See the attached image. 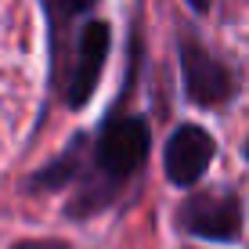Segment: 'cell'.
<instances>
[{
	"instance_id": "obj_1",
	"label": "cell",
	"mask_w": 249,
	"mask_h": 249,
	"mask_svg": "<svg viewBox=\"0 0 249 249\" xmlns=\"http://www.w3.org/2000/svg\"><path fill=\"white\" fill-rule=\"evenodd\" d=\"M177 228L195 238L231 242L242 231V206L224 188H199L177 206Z\"/></svg>"
},
{
	"instance_id": "obj_2",
	"label": "cell",
	"mask_w": 249,
	"mask_h": 249,
	"mask_svg": "<svg viewBox=\"0 0 249 249\" xmlns=\"http://www.w3.org/2000/svg\"><path fill=\"white\" fill-rule=\"evenodd\" d=\"M148 159V123L141 116H116L98 137V170L119 188Z\"/></svg>"
},
{
	"instance_id": "obj_3",
	"label": "cell",
	"mask_w": 249,
	"mask_h": 249,
	"mask_svg": "<svg viewBox=\"0 0 249 249\" xmlns=\"http://www.w3.org/2000/svg\"><path fill=\"white\" fill-rule=\"evenodd\" d=\"M181 72H184L188 98H192L195 105H202V108H213V105H220V101H228L231 90H235L231 69L220 65L195 36H188L181 44Z\"/></svg>"
},
{
	"instance_id": "obj_4",
	"label": "cell",
	"mask_w": 249,
	"mask_h": 249,
	"mask_svg": "<svg viewBox=\"0 0 249 249\" xmlns=\"http://www.w3.org/2000/svg\"><path fill=\"white\" fill-rule=\"evenodd\" d=\"M213 156H217V141L210 137V130H202L199 123H181L166 141L162 166H166V177L177 188H192L206 174Z\"/></svg>"
},
{
	"instance_id": "obj_5",
	"label": "cell",
	"mask_w": 249,
	"mask_h": 249,
	"mask_svg": "<svg viewBox=\"0 0 249 249\" xmlns=\"http://www.w3.org/2000/svg\"><path fill=\"white\" fill-rule=\"evenodd\" d=\"M108 44H112V29L105 22H90L87 29L80 33V47H76V65L69 72V105L83 108L90 101V94L98 90L101 69H105L108 58Z\"/></svg>"
},
{
	"instance_id": "obj_6",
	"label": "cell",
	"mask_w": 249,
	"mask_h": 249,
	"mask_svg": "<svg viewBox=\"0 0 249 249\" xmlns=\"http://www.w3.org/2000/svg\"><path fill=\"white\" fill-rule=\"evenodd\" d=\"M83 148H87V137H72V144H69L51 166H44L40 174L29 177V192H58V188H65L76 174H80Z\"/></svg>"
},
{
	"instance_id": "obj_7",
	"label": "cell",
	"mask_w": 249,
	"mask_h": 249,
	"mask_svg": "<svg viewBox=\"0 0 249 249\" xmlns=\"http://www.w3.org/2000/svg\"><path fill=\"white\" fill-rule=\"evenodd\" d=\"M15 249H69V246L58 238H33V242H18Z\"/></svg>"
},
{
	"instance_id": "obj_8",
	"label": "cell",
	"mask_w": 249,
	"mask_h": 249,
	"mask_svg": "<svg viewBox=\"0 0 249 249\" xmlns=\"http://www.w3.org/2000/svg\"><path fill=\"white\" fill-rule=\"evenodd\" d=\"M90 4H98V0H65V11H87Z\"/></svg>"
},
{
	"instance_id": "obj_9",
	"label": "cell",
	"mask_w": 249,
	"mask_h": 249,
	"mask_svg": "<svg viewBox=\"0 0 249 249\" xmlns=\"http://www.w3.org/2000/svg\"><path fill=\"white\" fill-rule=\"evenodd\" d=\"M188 4H192L195 11H206V7H210V0H188Z\"/></svg>"
},
{
	"instance_id": "obj_10",
	"label": "cell",
	"mask_w": 249,
	"mask_h": 249,
	"mask_svg": "<svg viewBox=\"0 0 249 249\" xmlns=\"http://www.w3.org/2000/svg\"><path fill=\"white\" fill-rule=\"evenodd\" d=\"M246 159H249V141H246Z\"/></svg>"
}]
</instances>
